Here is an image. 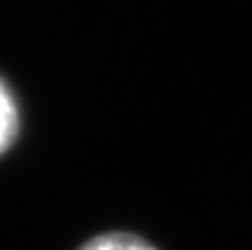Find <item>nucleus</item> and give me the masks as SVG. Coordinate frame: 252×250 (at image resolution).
I'll use <instances>...</instances> for the list:
<instances>
[{"label": "nucleus", "instance_id": "obj_1", "mask_svg": "<svg viewBox=\"0 0 252 250\" xmlns=\"http://www.w3.org/2000/svg\"><path fill=\"white\" fill-rule=\"evenodd\" d=\"M80 250H155V248L148 242H144L142 237H137V235L109 233L91 239L87 246H82Z\"/></svg>", "mask_w": 252, "mask_h": 250}, {"label": "nucleus", "instance_id": "obj_2", "mask_svg": "<svg viewBox=\"0 0 252 250\" xmlns=\"http://www.w3.org/2000/svg\"><path fill=\"white\" fill-rule=\"evenodd\" d=\"M16 126H18L16 104H13L7 87L0 82V153L11 144L13 135H16Z\"/></svg>", "mask_w": 252, "mask_h": 250}]
</instances>
